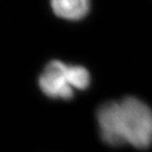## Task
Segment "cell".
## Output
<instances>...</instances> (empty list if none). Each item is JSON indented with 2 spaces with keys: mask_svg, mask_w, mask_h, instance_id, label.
Returning <instances> with one entry per match:
<instances>
[{
  "mask_svg": "<svg viewBox=\"0 0 152 152\" xmlns=\"http://www.w3.org/2000/svg\"><path fill=\"white\" fill-rule=\"evenodd\" d=\"M100 137L110 146L146 149L152 144V110L135 97L108 102L97 110Z\"/></svg>",
  "mask_w": 152,
  "mask_h": 152,
  "instance_id": "cell-1",
  "label": "cell"
},
{
  "mask_svg": "<svg viewBox=\"0 0 152 152\" xmlns=\"http://www.w3.org/2000/svg\"><path fill=\"white\" fill-rule=\"evenodd\" d=\"M55 15L66 20L77 21L85 18L90 11V0H51Z\"/></svg>",
  "mask_w": 152,
  "mask_h": 152,
  "instance_id": "cell-3",
  "label": "cell"
},
{
  "mask_svg": "<svg viewBox=\"0 0 152 152\" xmlns=\"http://www.w3.org/2000/svg\"><path fill=\"white\" fill-rule=\"evenodd\" d=\"M90 81V73L85 66L52 60L39 76L38 85L48 97L69 100L74 97L75 90H86Z\"/></svg>",
  "mask_w": 152,
  "mask_h": 152,
  "instance_id": "cell-2",
  "label": "cell"
}]
</instances>
